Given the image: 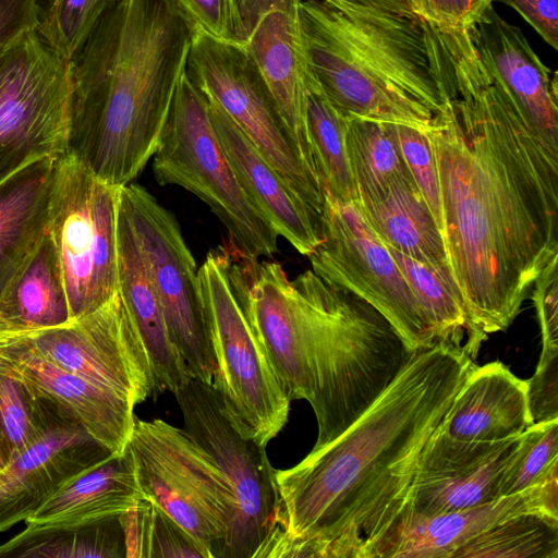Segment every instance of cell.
Listing matches in <instances>:
<instances>
[{
  "instance_id": "cell-1",
  "label": "cell",
  "mask_w": 558,
  "mask_h": 558,
  "mask_svg": "<svg viewBox=\"0 0 558 558\" xmlns=\"http://www.w3.org/2000/svg\"><path fill=\"white\" fill-rule=\"evenodd\" d=\"M445 99L426 134L441 236L473 335L507 329L558 256V153L481 62L469 29H441Z\"/></svg>"
},
{
  "instance_id": "cell-2",
  "label": "cell",
  "mask_w": 558,
  "mask_h": 558,
  "mask_svg": "<svg viewBox=\"0 0 558 558\" xmlns=\"http://www.w3.org/2000/svg\"><path fill=\"white\" fill-rule=\"evenodd\" d=\"M474 366L451 344L413 353L341 435L276 470L282 526L267 557L374 558L407 505L427 440Z\"/></svg>"
},
{
  "instance_id": "cell-3",
  "label": "cell",
  "mask_w": 558,
  "mask_h": 558,
  "mask_svg": "<svg viewBox=\"0 0 558 558\" xmlns=\"http://www.w3.org/2000/svg\"><path fill=\"white\" fill-rule=\"evenodd\" d=\"M241 259L228 256L231 283L288 397L312 407L318 449L374 403L413 353L371 304L312 269L290 280L276 260Z\"/></svg>"
},
{
  "instance_id": "cell-4",
  "label": "cell",
  "mask_w": 558,
  "mask_h": 558,
  "mask_svg": "<svg viewBox=\"0 0 558 558\" xmlns=\"http://www.w3.org/2000/svg\"><path fill=\"white\" fill-rule=\"evenodd\" d=\"M195 27L174 0H119L72 60L69 151L124 186L154 156Z\"/></svg>"
},
{
  "instance_id": "cell-5",
  "label": "cell",
  "mask_w": 558,
  "mask_h": 558,
  "mask_svg": "<svg viewBox=\"0 0 558 558\" xmlns=\"http://www.w3.org/2000/svg\"><path fill=\"white\" fill-rule=\"evenodd\" d=\"M308 73L345 118L426 132L445 99L438 28L408 0H305Z\"/></svg>"
},
{
  "instance_id": "cell-6",
  "label": "cell",
  "mask_w": 558,
  "mask_h": 558,
  "mask_svg": "<svg viewBox=\"0 0 558 558\" xmlns=\"http://www.w3.org/2000/svg\"><path fill=\"white\" fill-rule=\"evenodd\" d=\"M154 174L160 185H179L205 202L226 227L231 244L257 259L277 251L278 234L240 183L214 128L202 92L182 75L158 147Z\"/></svg>"
},
{
  "instance_id": "cell-7",
  "label": "cell",
  "mask_w": 558,
  "mask_h": 558,
  "mask_svg": "<svg viewBox=\"0 0 558 558\" xmlns=\"http://www.w3.org/2000/svg\"><path fill=\"white\" fill-rule=\"evenodd\" d=\"M197 276L217 365L211 386L240 432L266 447L291 400L231 283L227 251L210 252Z\"/></svg>"
},
{
  "instance_id": "cell-8",
  "label": "cell",
  "mask_w": 558,
  "mask_h": 558,
  "mask_svg": "<svg viewBox=\"0 0 558 558\" xmlns=\"http://www.w3.org/2000/svg\"><path fill=\"white\" fill-rule=\"evenodd\" d=\"M121 187L100 180L70 151L57 160L48 234L59 262L71 320L96 311L118 293Z\"/></svg>"
},
{
  "instance_id": "cell-9",
  "label": "cell",
  "mask_w": 558,
  "mask_h": 558,
  "mask_svg": "<svg viewBox=\"0 0 558 558\" xmlns=\"http://www.w3.org/2000/svg\"><path fill=\"white\" fill-rule=\"evenodd\" d=\"M174 396L183 429L210 456L232 493L234 515L223 558L266 557L282 526L266 447L240 432L211 385L190 378Z\"/></svg>"
},
{
  "instance_id": "cell-10",
  "label": "cell",
  "mask_w": 558,
  "mask_h": 558,
  "mask_svg": "<svg viewBox=\"0 0 558 558\" xmlns=\"http://www.w3.org/2000/svg\"><path fill=\"white\" fill-rule=\"evenodd\" d=\"M126 448L144 498L182 525L209 558H223L234 502L210 456L162 420L136 418Z\"/></svg>"
},
{
  "instance_id": "cell-11",
  "label": "cell",
  "mask_w": 558,
  "mask_h": 558,
  "mask_svg": "<svg viewBox=\"0 0 558 558\" xmlns=\"http://www.w3.org/2000/svg\"><path fill=\"white\" fill-rule=\"evenodd\" d=\"M72 61L31 29L0 56V184L69 151Z\"/></svg>"
},
{
  "instance_id": "cell-12",
  "label": "cell",
  "mask_w": 558,
  "mask_h": 558,
  "mask_svg": "<svg viewBox=\"0 0 558 558\" xmlns=\"http://www.w3.org/2000/svg\"><path fill=\"white\" fill-rule=\"evenodd\" d=\"M185 73L322 219V182L302 160L268 85L248 54L232 41L195 28Z\"/></svg>"
},
{
  "instance_id": "cell-13",
  "label": "cell",
  "mask_w": 558,
  "mask_h": 558,
  "mask_svg": "<svg viewBox=\"0 0 558 558\" xmlns=\"http://www.w3.org/2000/svg\"><path fill=\"white\" fill-rule=\"evenodd\" d=\"M322 241L308 256L312 270L378 311L407 348L437 345L427 322L388 247L375 234L355 201L324 192Z\"/></svg>"
},
{
  "instance_id": "cell-14",
  "label": "cell",
  "mask_w": 558,
  "mask_h": 558,
  "mask_svg": "<svg viewBox=\"0 0 558 558\" xmlns=\"http://www.w3.org/2000/svg\"><path fill=\"white\" fill-rule=\"evenodd\" d=\"M126 215L163 316L191 378L211 385L216 360L198 270L175 217L144 187L120 190Z\"/></svg>"
},
{
  "instance_id": "cell-15",
  "label": "cell",
  "mask_w": 558,
  "mask_h": 558,
  "mask_svg": "<svg viewBox=\"0 0 558 558\" xmlns=\"http://www.w3.org/2000/svg\"><path fill=\"white\" fill-rule=\"evenodd\" d=\"M0 333L135 405L153 397L148 357L119 292L96 311L66 324Z\"/></svg>"
},
{
  "instance_id": "cell-16",
  "label": "cell",
  "mask_w": 558,
  "mask_h": 558,
  "mask_svg": "<svg viewBox=\"0 0 558 558\" xmlns=\"http://www.w3.org/2000/svg\"><path fill=\"white\" fill-rule=\"evenodd\" d=\"M232 3V43L256 64L302 160L319 179L306 125L307 68L300 25L301 0Z\"/></svg>"
},
{
  "instance_id": "cell-17",
  "label": "cell",
  "mask_w": 558,
  "mask_h": 558,
  "mask_svg": "<svg viewBox=\"0 0 558 558\" xmlns=\"http://www.w3.org/2000/svg\"><path fill=\"white\" fill-rule=\"evenodd\" d=\"M0 374L41 402L80 422L111 453H123L133 432L135 404L46 361L0 333Z\"/></svg>"
},
{
  "instance_id": "cell-18",
  "label": "cell",
  "mask_w": 558,
  "mask_h": 558,
  "mask_svg": "<svg viewBox=\"0 0 558 558\" xmlns=\"http://www.w3.org/2000/svg\"><path fill=\"white\" fill-rule=\"evenodd\" d=\"M144 496L131 454L111 453L60 485L26 519V527L0 545V557L41 537L117 519Z\"/></svg>"
},
{
  "instance_id": "cell-19",
  "label": "cell",
  "mask_w": 558,
  "mask_h": 558,
  "mask_svg": "<svg viewBox=\"0 0 558 558\" xmlns=\"http://www.w3.org/2000/svg\"><path fill=\"white\" fill-rule=\"evenodd\" d=\"M109 454L77 421L50 425L0 470V533L25 521L65 481Z\"/></svg>"
},
{
  "instance_id": "cell-20",
  "label": "cell",
  "mask_w": 558,
  "mask_h": 558,
  "mask_svg": "<svg viewBox=\"0 0 558 558\" xmlns=\"http://www.w3.org/2000/svg\"><path fill=\"white\" fill-rule=\"evenodd\" d=\"M476 53L494 82L553 150L558 153V83L521 29L488 8L469 29Z\"/></svg>"
},
{
  "instance_id": "cell-21",
  "label": "cell",
  "mask_w": 558,
  "mask_h": 558,
  "mask_svg": "<svg viewBox=\"0 0 558 558\" xmlns=\"http://www.w3.org/2000/svg\"><path fill=\"white\" fill-rule=\"evenodd\" d=\"M524 511L558 518V473L521 493L482 506L433 515L403 514L375 558H453L485 530Z\"/></svg>"
},
{
  "instance_id": "cell-22",
  "label": "cell",
  "mask_w": 558,
  "mask_h": 558,
  "mask_svg": "<svg viewBox=\"0 0 558 558\" xmlns=\"http://www.w3.org/2000/svg\"><path fill=\"white\" fill-rule=\"evenodd\" d=\"M532 424L526 380L495 361L472 368L434 435L458 444H497Z\"/></svg>"
},
{
  "instance_id": "cell-23",
  "label": "cell",
  "mask_w": 558,
  "mask_h": 558,
  "mask_svg": "<svg viewBox=\"0 0 558 558\" xmlns=\"http://www.w3.org/2000/svg\"><path fill=\"white\" fill-rule=\"evenodd\" d=\"M207 101L214 128L240 183L266 214L277 234L308 257L323 238L319 217L288 186L240 128L215 102Z\"/></svg>"
},
{
  "instance_id": "cell-24",
  "label": "cell",
  "mask_w": 558,
  "mask_h": 558,
  "mask_svg": "<svg viewBox=\"0 0 558 558\" xmlns=\"http://www.w3.org/2000/svg\"><path fill=\"white\" fill-rule=\"evenodd\" d=\"M118 292L145 348L153 398L173 395L190 380L186 365L168 329L163 312L146 271L129 219L119 205Z\"/></svg>"
},
{
  "instance_id": "cell-25",
  "label": "cell",
  "mask_w": 558,
  "mask_h": 558,
  "mask_svg": "<svg viewBox=\"0 0 558 558\" xmlns=\"http://www.w3.org/2000/svg\"><path fill=\"white\" fill-rule=\"evenodd\" d=\"M58 158L36 160L0 184V295L48 233Z\"/></svg>"
},
{
  "instance_id": "cell-26",
  "label": "cell",
  "mask_w": 558,
  "mask_h": 558,
  "mask_svg": "<svg viewBox=\"0 0 558 558\" xmlns=\"http://www.w3.org/2000/svg\"><path fill=\"white\" fill-rule=\"evenodd\" d=\"M355 202L386 246L450 271L441 233L413 178L396 180L378 196Z\"/></svg>"
},
{
  "instance_id": "cell-27",
  "label": "cell",
  "mask_w": 558,
  "mask_h": 558,
  "mask_svg": "<svg viewBox=\"0 0 558 558\" xmlns=\"http://www.w3.org/2000/svg\"><path fill=\"white\" fill-rule=\"evenodd\" d=\"M70 320L59 262L47 233L0 295V330H33Z\"/></svg>"
},
{
  "instance_id": "cell-28",
  "label": "cell",
  "mask_w": 558,
  "mask_h": 558,
  "mask_svg": "<svg viewBox=\"0 0 558 558\" xmlns=\"http://www.w3.org/2000/svg\"><path fill=\"white\" fill-rule=\"evenodd\" d=\"M518 437L509 439L490 457L475 465L414 481L399 519L403 514L433 515L463 510L498 499L500 474Z\"/></svg>"
},
{
  "instance_id": "cell-29",
  "label": "cell",
  "mask_w": 558,
  "mask_h": 558,
  "mask_svg": "<svg viewBox=\"0 0 558 558\" xmlns=\"http://www.w3.org/2000/svg\"><path fill=\"white\" fill-rule=\"evenodd\" d=\"M345 145L356 201L378 196L396 180L412 178L395 123L350 119Z\"/></svg>"
},
{
  "instance_id": "cell-30",
  "label": "cell",
  "mask_w": 558,
  "mask_h": 558,
  "mask_svg": "<svg viewBox=\"0 0 558 558\" xmlns=\"http://www.w3.org/2000/svg\"><path fill=\"white\" fill-rule=\"evenodd\" d=\"M348 123L307 71L306 125L324 192L341 201H356L345 145Z\"/></svg>"
},
{
  "instance_id": "cell-31",
  "label": "cell",
  "mask_w": 558,
  "mask_h": 558,
  "mask_svg": "<svg viewBox=\"0 0 558 558\" xmlns=\"http://www.w3.org/2000/svg\"><path fill=\"white\" fill-rule=\"evenodd\" d=\"M453 558H558V518L515 513L478 534Z\"/></svg>"
},
{
  "instance_id": "cell-32",
  "label": "cell",
  "mask_w": 558,
  "mask_h": 558,
  "mask_svg": "<svg viewBox=\"0 0 558 558\" xmlns=\"http://www.w3.org/2000/svg\"><path fill=\"white\" fill-rule=\"evenodd\" d=\"M119 0H39L36 32L62 58L74 60Z\"/></svg>"
},
{
  "instance_id": "cell-33",
  "label": "cell",
  "mask_w": 558,
  "mask_h": 558,
  "mask_svg": "<svg viewBox=\"0 0 558 558\" xmlns=\"http://www.w3.org/2000/svg\"><path fill=\"white\" fill-rule=\"evenodd\" d=\"M558 473V420L535 423L517 439L497 486L498 498L521 493Z\"/></svg>"
},
{
  "instance_id": "cell-34",
  "label": "cell",
  "mask_w": 558,
  "mask_h": 558,
  "mask_svg": "<svg viewBox=\"0 0 558 558\" xmlns=\"http://www.w3.org/2000/svg\"><path fill=\"white\" fill-rule=\"evenodd\" d=\"M63 420L72 418L34 398L19 381L0 374V440L8 459L33 445L50 425Z\"/></svg>"
},
{
  "instance_id": "cell-35",
  "label": "cell",
  "mask_w": 558,
  "mask_h": 558,
  "mask_svg": "<svg viewBox=\"0 0 558 558\" xmlns=\"http://www.w3.org/2000/svg\"><path fill=\"white\" fill-rule=\"evenodd\" d=\"M10 557L82 558L125 557L123 534L117 519L88 527L54 533L27 543Z\"/></svg>"
},
{
  "instance_id": "cell-36",
  "label": "cell",
  "mask_w": 558,
  "mask_h": 558,
  "mask_svg": "<svg viewBox=\"0 0 558 558\" xmlns=\"http://www.w3.org/2000/svg\"><path fill=\"white\" fill-rule=\"evenodd\" d=\"M396 130L407 166L440 231L442 225L441 197L430 141L426 132L408 125L396 124Z\"/></svg>"
},
{
  "instance_id": "cell-37",
  "label": "cell",
  "mask_w": 558,
  "mask_h": 558,
  "mask_svg": "<svg viewBox=\"0 0 558 558\" xmlns=\"http://www.w3.org/2000/svg\"><path fill=\"white\" fill-rule=\"evenodd\" d=\"M145 501L144 557L209 558L208 553L182 525L154 502L147 499Z\"/></svg>"
},
{
  "instance_id": "cell-38",
  "label": "cell",
  "mask_w": 558,
  "mask_h": 558,
  "mask_svg": "<svg viewBox=\"0 0 558 558\" xmlns=\"http://www.w3.org/2000/svg\"><path fill=\"white\" fill-rule=\"evenodd\" d=\"M526 384L533 424L558 420V347H542L535 373Z\"/></svg>"
},
{
  "instance_id": "cell-39",
  "label": "cell",
  "mask_w": 558,
  "mask_h": 558,
  "mask_svg": "<svg viewBox=\"0 0 558 558\" xmlns=\"http://www.w3.org/2000/svg\"><path fill=\"white\" fill-rule=\"evenodd\" d=\"M426 22L440 29H470L484 16L493 0H408Z\"/></svg>"
},
{
  "instance_id": "cell-40",
  "label": "cell",
  "mask_w": 558,
  "mask_h": 558,
  "mask_svg": "<svg viewBox=\"0 0 558 558\" xmlns=\"http://www.w3.org/2000/svg\"><path fill=\"white\" fill-rule=\"evenodd\" d=\"M557 258L550 259L533 283L532 300L541 328L542 347H558Z\"/></svg>"
},
{
  "instance_id": "cell-41",
  "label": "cell",
  "mask_w": 558,
  "mask_h": 558,
  "mask_svg": "<svg viewBox=\"0 0 558 558\" xmlns=\"http://www.w3.org/2000/svg\"><path fill=\"white\" fill-rule=\"evenodd\" d=\"M195 28L222 40L233 38L232 0H174Z\"/></svg>"
},
{
  "instance_id": "cell-42",
  "label": "cell",
  "mask_w": 558,
  "mask_h": 558,
  "mask_svg": "<svg viewBox=\"0 0 558 558\" xmlns=\"http://www.w3.org/2000/svg\"><path fill=\"white\" fill-rule=\"evenodd\" d=\"M39 0H0V56L21 35L36 29Z\"/></svg>"
},
{
  "instance_id": "cell-43",
  "label": "cell",
  "mask_w": 558,
  "mask_h": 558,
  "mask_svg": "<svg viewBox=\"0 0 558 558\" xmlns=\"http://www.w3.org/2000/svg\"><path fill=\"white\" fill-rule=\"evenodd\" d=\"M495 1L514 9L546 44L556 50L558 49V0Z\"/></svg>"
},
{
  "instance_id": "cell-44",
  "label": "cell",
  "mask_w": 558,
  "mask_h": 558,
  "mask_svg": "<svg viewBox=\"0 0 558 558\" xmlns=\"http://www.w3.org/2000/svg\"><path fill=\"white\" fill-rule=\"evenodd\" d=\"M8 460H9L8 456L5 453L2 442L0 440V470L5 466Z\"/></svg>"
}]
</instances>
